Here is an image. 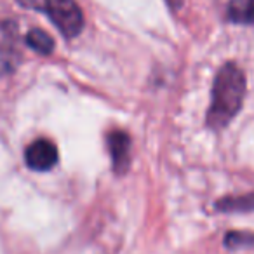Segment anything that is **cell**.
Wrapping results in <instances>:
<instances>
[{
	"label": "cell",
	"mask_w": 254,
	"mask_h": 254,
	"mask_svg": "<svg viewBox=\"0 0 254 254\" xmlns=\"http://www.w3.org/2000/svg\"><path fill=\"white\" fill-rule=\"evenodd\" d=\"M246 96V75L235 63H225L212 84L211 106L205 122L214 131H221L240 112Z\"/></svg>",
	"instance_id": "obj_1"
},
{
	"label": "cell",
	"mask_w": 254,
	"mask_h": 254,
	"mask_svg": "<svg viewBox=\"0 0 254 254\" xmlns=\"http://www.w3.org/2000/svg\"><path fill=\"white\" fill-rule=\"evenodd\" d=\"M44 12L66 39L77 37L84 28V14L75 0H47Z\"/></svg>",
	"instance_id": "obj_2"
},
{
	"label": "cell",
	"mask_w": 254,
	"mask_h": 254,
	"mask_svg": "<svg viewBox=\"0 0 254 254\" xmlns=\"http://www.w3.org/2000/svg\"><path fill=\"white\" fill-rule=\"evenodd\" d=\"M25 162L33 171H49L58 162V148L49 139H37L26 148Z\"/></svg>",
	"instance_id": "obj_3"
},
{
	"label": "cell",
	"mask_w": 254,
	"mask_h": 254,
	"mask_svg": "<svg viewBox=\"0 0 254 254\" xmlns=\"http://www.w3.org/2000/svg\"><path fill=\"white\" fill-rule=\"evenodd\" d=\"M112 164L117 174H124L131 164V138L124 131H112L106 138Z\"/></svg>",
	"instance_id": "obj_4"
},
{
	"label": "cell",
	"mask_w": 254,
	"mask_h": 254,
	"mask_svg": "<svg viewBox=\"0 0 254 254\" xmlns=\"http://www.w3.org/2000/svg\"><path fill=\"white\" fill-rule=\"evenodd\" d=\"M226 18L237 25H254V0H230Z\"/></svg>",
	"instance_id": "obj_5"
},
{
	"label": "cell",
	"mask_w": 254,
	"mask_h": 254,
	"mask_svg": "<svg viewBox=\"0 0 254 254\" xmlns=\"http://www.w3.org/2000/svg\"><path fill=\"white\" fill-rule=\"evenodd\" d=\"M216 209L221 212H249L254 211V191L239 197H226L216 202Z\"/></svg>",
	"instance_id": "obj_6"
},
{
	"label": "cell",
	"mask_w": 254,
	"mask_h": 254,
	"mask_svg": "<svg viewBox=\"0 0 254 254\" xmlns=\"http://www.w3.org/2000/svg\"><path fill=\"white\" fill-rule=\"evenodd\" d=\"M26 46L30 49H33L35 53L39 54H51L54 49V40L49 33H46L44 30H37L33 28L32 32H28L26 35Z\"/></svg>",
	"instance_id": "obj_7"
},
{
	"label": "cell",
	"mask_w": 254,
	"mask_h": 254,
	"mask_svg": "<svg viewBox=\"0 0 254 254\" xmlns=\"http://www.w3.org/2000/svg\"><path fill=\"white\" fill-rule=\"evenodd\" d=\"M225 246L228 249H253L254 233L249 232H230L225 235Z\"/></svg>",
	"instance_id": "obj_8"
},
{
	"label": "cell",
	"mask_w": 254,
	"mask_h": 254,
	"mask_svg": "<svg viewBox=\"0 0 254 254\" xmlns=\"http://www.w3.org/2000/svg\"><path fill=\"white\" fill-rule=\"evenodd\" d=\"M19 4L26 9H33V11H46L47 0H18Z\"/></svg>",
	"instance_id": "obj_9"
}]
</instances>
